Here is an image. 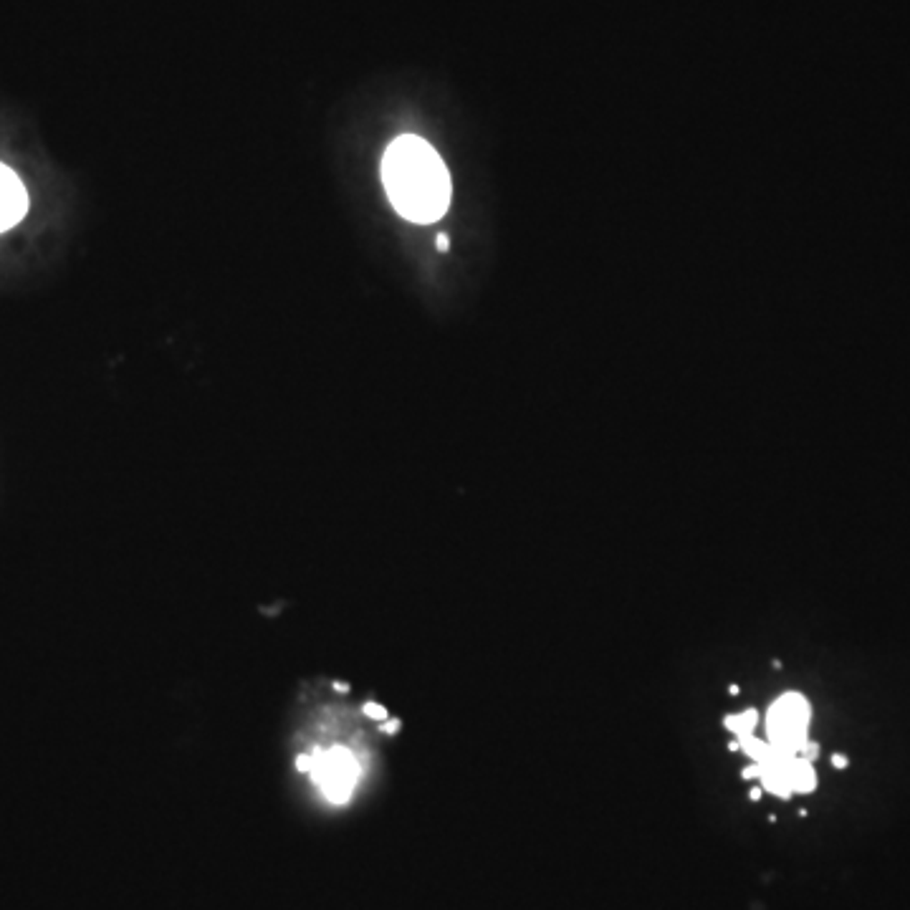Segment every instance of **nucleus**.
I'll return each mask as SVG.
<instances>
[{
	"mask_svg": "<svg viewBox=\"0 0 910 910\" xmlns=\"http://www.w3.org/2000/svg\"><path fill=\"white\" fill-rule=\"evenodd\" d=\"M382 182L394 211L412 223H433L450 205V175L433 147L405 134L382 157Z\"/></svg>",
	"mask_w": 910,
	"mask_h": 910,
	"instance_id": "1",
	"label": "nucleus"
},
{
	"mask_svg": "<svg viewBox=\"0 0 910 910\" xmlns=\"http://www.w3.org/2000/svg\"><path fill=\"white\" fill-rule=\"evenodd\" d=\"M299 769L307 771L311 784L319 789L326 804L344 807L354 797L362 779V761L347 746H326L299 758Z\"/></svg>",
	"mask_w": 910,
	"mask_h": 910,
	"instance_id": "2",
	"label": "nucleus"
},
{
	"mask_svg": "<svg viewBox=\"0 0 910 910\" xmlns=\"http://www.w3.org/2000/svg\"><path fill=\"white\" fill-rule=\"evenodd\" d=\"M812 721L810 700L802 693H784L771 703L767 714V741L786 754L799 757L802 746L810 741L807 728Z\"/></svg>",
	"mask_w": 910,
	"mask_h": 910,
	"instance_id": "3",
	"label": "nucleus"
},
{
	"mask_svg": "<svg viewBox=\"0 0 910 910\" xmlns=\"http://www.w3.org/2000/svg\"><path fill=\"white\" fill-rule=\"evenodd\" d=\"M26 211H29V195H26L23 182L18 180L13 169L0 162V233L21 223Z\"/></svg>",
	"mask_w": 910,
	"mask_h": 910,
	"instance_id": "4",
	"label": "nucleus"
},
{
	"mask_svg": "<svg viewBox=\"0 0 910 910\" xmlns=\"http://www.w3.org/2000/svg\"><path fill=\"white\" fill-rule=\"evenodd\" d=\"M814 786H817V774H814L812 761L797 757L792 764V789L797 794H810L814 792Z\"/></svg>",
	"mask_w": 910,
	"mask_h": 910,
	"instance_id": "5",
	"label": "nucleus"
},
{
	"mask_svg": "<svg viewBox=\"0 0 910 910\" xmlns=\"http://www.w3.org/2000/svg\"><path fill=\"white\" fill-rule=\"evenodd\" d=\"M757 721H758V714L754 711V708H749V711H743V714L739 715H728L726 721V728L728 731H733L739 739L741 736H749V733H754V726H757Z\"/></svg>",
	"mask_w": 910,
	"mask_h": 910,
	"instance_id": "6",
	"label": "nucleus"
},
{
	"mask_svg": "<svg viewBox=\"0 0 910 910\" xmlns=\"http://www.w3.org/2000/svg\"><path fill=\"white\" fill-rule=\"evenodd\" d=\"M758 774H761V767H758V764H751V767L743 769V779H758Z\"/></svg>",
	"mask_w": 910,
	"mask_h": 910,
	"instance_id": "7",
	"label": "nucleus"
},
{
	"mask_svg": "<svg viewBox=\"0 0 910 910\" xmlns=\"http://www.w3.org/2000/svg\"><path fill=\"white\" fill-rule=\"evenodd\" d=\"M438 248H440V251H446V248H448V238H446V236H440V238H438Z\"/></svg>",
	"mask_w": 910,
	"mask_h": 910,
	"instance_id": "8",
	"label": "nucleus"
},
{
	"mask_svg": "<svg viewBox=\"0 0 910 910\" xmlns=\"http://www.w3.org/2000/svg\"><path fill=\"white\" fill-rule=\"evenodd\" d=\"M835 764H837V767H845V764H847V758H845V757H835Z\"/></svg>",
	"mask_w": 910,
	"mask_h": 910,
	"instance_id": "9",
	"label": "nucleus"
},
{
	"mask_svg": "<svg viewBox=\"0 0 910 910\" xmlns=\"http://www.w3.org/2000/svg\"><path fill=\"white\" fill-rule=\"evenodd\" d=\"M758 797H761V786H758V789H754V792H751V799H758Z\"/></svg>",
	"mask_w": 910,
	"mask_h": 910,
	"instance_id": "10",
	"label": "nucleus"
}]
</instances>
